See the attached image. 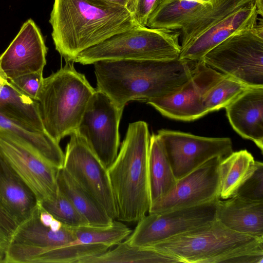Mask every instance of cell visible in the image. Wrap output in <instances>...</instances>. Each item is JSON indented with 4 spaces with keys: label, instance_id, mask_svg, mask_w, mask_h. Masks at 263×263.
I'll use <instances>...</instances> for the list:
<instances>
[{
    "label": "cell",
    "instance_id": "cell-1",
    "mask_svg": "<svg viewBox=\"0 0 263 263\" xmlns=\"http://www.w3.org/2000/svg\"><path fill=\"white\" fill-rule=\"evenodd\" d=\"M198 61L120 60L93 63L97 90L124 109L132 101H148L172 93L191 77Z\"/></svg>",
    "mask_w": 263,
    "mask_h": 263
},
{
    "label": "cell",
    "instance_id": "cell-2",
    "mask_svg": "<svg viewBox=\"0 0 263 263\" xmlns=\"http://www.w3.org/2000/svg\"><path fill=\"white\" fill-rule=\"evenodd\" d=\"M49 22L55 49L70 62L81 51L139 25L132 10L106 0H54Z\"/></svg>",
    "mask_w": 263,
    "mask_h": 263
},
{
    "label": "cell",
    "instance_id": "cell-3",
    "mask_svg": "<svg viewBox=\"0 0 263 263\" xmlns=\"http://www.w3.org/2000/svg\"><path fill=\"white\" fill-rule=\"evenodd\" d=\"M148 247L176 262H263V238L233 231L217 220Z\"/></svg>",
    "mask_w": 263,
    "mask_h": 263
},
{
    "label": "cell",
    "instance_id": "cell-4",
    "mask_svg": "<svg viewBox=\"0 0 263 263\" xmlns=\"http://www.w3.org/2000/svg\"><path fill=\"white\" fill-rule=\"evenodd\" d=\"M150 136L146 122L129 123L118 155L107 168L118 210L117 220L122 222H137L148 212Z\"/></svg>",
    "mask_w": 263,
    "mask_h": 263
},
{
    "label": "cell",
    "instance_id": "cell-5",
    "mask_svg": "<svg viewBox=\"0 0 263 263\" xmlns=\"http://www.w3.org/2000/svg\"><path fill=\"white\" fill-rule=\"evenodd\" d=\"M74 62L43 78L36 101L44 131L58 143L76 132L96 90Z\"/></svg>",
    "mask_w": 263,
    "mask_h": 263
},
{
    "label": "cell",
    "instance_id": "cell-6",
    "mask_svg": "<svg viewBox=\"0 0 263 263\" xmlns=\"http://www.w3.org/2000/svg\"><path fill=\"white\" fill-rule=\"evenodd\" d=\"M179 37L178 30L139 25L81 51L74 62L88 65L100 61L174 60L181 50Z\"/></svg>",
    "mask_w": 263,
    "mask_h": 263
},
{
    "label": "cell",
    "instance_id": "cell-7",
    "mask_svg": "<svg viewBox=\"0 0 263 263\" xmlns=\"http://www.w3.org/2000/svg\"><path fill=\"white\" fill-rule=\"evenodd\" d=\"M201 60L208 66L249 87H263L262 18L253 28L226 39Z\"/></svg>",
    "mask_w": 263,
    "mask_h": 263
},
{
    "label": "cell",
    "instance_id": "cell-8",
    "mask_svg": "<svg viewBox=\"0 0 263 263\" xmlns=\"http://www.w3.org/2000/svg\"><path fill=\"white\" fill-rule=\"evenodd\" d=\"M0 156L31 190L38 202L56 198L60 169L26 141L1 128Z\"/></svg>",
    "mask_w": 263,
    "mask_h": 263
},
{
    "label": "cell",
    "instance_id": "cell-9",
    "mask_svg": "<svg viewBox=\"0 0 263 263\" xmlns=\"http://www.w3.org/2000/svg\"><path fill=\"white\" fill-rule=\"evenodd\" d=\"M219 199L194 206L148 213L137 222L125 241L130 245L148 247L205 226L216 220Z\"/></svg>",
    "mask_w": 263,
    "mask_h": 263
},
{
    "label": "cell",
    "instance_id": "cell-10",
    "mask_svg": "<svg viewBox=\"0 0 263 263\" xmlns=\"http://www.w3.org/2000/svg\"><path fill=\"white\" fill-rule=\"evenodd\" d=\"M63 168L113 220L118 210L107 168L77 132L70 135Z\"/></svg>",
    "mask_w": 263,
    "mask_h": 263
},
{
    "label": "cell",
    "instance_id": "cell-11",
    "mask_svg": "<svg viewBox=\"0 0 263 263\" xmlns=\"http://www.w3.org/2000/svg\"><path fill=\"white\" fill-rule=\"evenodd\" d=\"M123 111L107 95L97 89L76 131L107 168L118 153L119 127Z\"/></svg>",
    "mask_w": 263,
    "mask_h": 263
},
{
    "label": "cell",
    "instance_id": "cell-12",
    "mask_svg": "<svg viewBox=\"0 0 263 263\" xmlns=\"http://www.w3.org/2000/svg\"><path fill=\"white\" fill-rule=\"evenodd\" d=\"M174 175L178 180L209 160L233 152L229 138L199 136L182 132L158 130Z\"/></svg>",
    "mask_w": 263,
    "mask_h": 263
},
{
    "label": "cell",
    "instance_id": "cell-13",
    "mask_svg": "<svg viewBox=\"0 0 263 263\" xmlns=\"http://www.w3.org/2000/svg\"><path fill=\"white\" fill-rule=\"evenodd\" d=\"M224 76L199 60L191 77L179 90L146 103L172 119L185 121L198 119L207 114L203 103L205 94Z\"/></svg>",
    "mask_w": 263,
    "mask_h": 263
},
{
    "label": "cell",
    "instance_id": "cell-14",
    "mask_svg": "<svg viewBox=\"0 0 263 263\" xmlns=\"http://www.w3.org/2000/svg\"><path fill=\"white\" fill-rule=\"evenodd\" d=\"M222 158L214 157L177 180L174 189L151 205L148 213L194 206L219 198L218 166Z\"/></svg>",
    "mask_w": 263,
    "mask_h": 263
},
{
    "label": "cell",
    "instance_id": "cell-15",
    "mask_svg": "<svg viewBox=\"0 0 263 263\" xmlns=\"http://www.w3.org/2000/svg\"><path fill=\"white\" fill-rule=\"evenodd\" d=\"M47 52L40 28L31 18L28 19L0 55V76L7 81L43 71L46 64Z\"/></svg>",
    "mask_w": 263,
    "mask_h": 263
},
{
    "label": "cell",
    "instance_id": "cell-16",
    "mask_svg": "<svg viewBox=\"0 0 263 263\" xmlns=\"http://www.w3.org/2000/svg\"><path fill=\"white\" fill-rule=\"evenodd\" d=\"M110 247L103 244H71L53 248L9 243L3 262L5 263H85L98 256Z\"/></svg>",
    "mask_w": 263,
    "mask_h": 263
},
{
    "label": "cell",
    "instance_id": "cell-17",
    "mask_svg": "<svg viewBox=\"0 0 263 263\" xmlns=\"http://www.w3.org/2000/svg\"><path fill=\"white\" fill-rule=\"evenodd\" d=\"M258 15L255 2L249 4L210 27L182 48L179 59L200 60L208 52L232 34L255 27Z\"/></svg>",
    "mask_w": 263,
    "mask_h": 263
},
{
    "label": "cell",
    "instance_id": "cell-18",
    "mask_svg": "<svg viewBox=\"0 0 263 263\" xmlns=\"http://www.w3.org/2000/svg\"><path fill=\"white\" fill-rule=\"evenodd\" d=\"M228 119L241 137L263 152V87H250L225 108Z\"/></svg>",
    "mask_w": 263,
    "mask_h": 263
},
{
    "label": "cell",
    "instance_id": "cell-19",
    "mask_svg": "<svg viewBox=\"0 0 263 263\" xmlns=\"http://www.w3.org/2000/svg\"><path fill=\"white\" fill-rule=\"evenodd\" d=\"M216 220L233 231L263 238V201L249 200L237 195L219 199Z\"/></svg>",
    "mask_w": 263,
    "mask_h": 263
},
{
    "label": "cell",
    "instance_id": "cell-20",
    "mask_svg": "<svg viewBox=\"0 0 263 263\" xmlns=\"http://www.w3.org/2000/svg\"><path fill=\"white\" fill-rule=\"evenodd\" d=\"M39 202L28 186L0 156V206L17 226L28 218Z\"/></svg>",
    "mask_w": 263,
    "mask_h": 263
},
{
    "label": "cell",
    "instance_id": "cell-21",
    "mask_svg": "<svg viewBox=\"0 0 263 263\" xmlns=\"http://www.w3.org/2000/svg\"><path fill=\"white\" fill-rule=\"evenodd\" d=\"M40 202L35 212L19 223L9 239V243L53 248L71 244L76 240L73 227L65 224L58 231H53L39 220Z\"/></svg>",
    "mask_w": 263,
    "mask_h": 263
},
{
    "label": "cell",
    "instance_id": "cell-22",
    "mask_svg": "<svg viewBox=\"0 0 263 263\" xmlns=\"http://www.w3.org/2000/svg\"><path fill=\"white\" fill-rule=\"evenodd\" d=\"M218 0H166L149 18L153 29L179 30L188 22L211 9Z\"/></svg>",
    "mask_w": 263,
    "mask_h": 263
},
{
    "label": "cell",
    "instance_id": "cell-23",
    "mask_svg": "<svg viewBox=\"0 0 263 263\" xmlns=\"http://www.w3.org/2000/svg\"><path fill=\"white\" fill-rule=\"evenodd\" d=\"M148 176L151 206L167 195L177 181L163 143L158 134L150 136Z\"/></svg>",
    "mask_w": 263,
    "mask_h": 263
},
{
    "label": "cell",
    "instance_id": "cell-24",
    "mask_svg": "<svg viewBox=\"0 0 263 263\" xmlns=\"http://www.w3.org/2000/svg\"><path fill=\"white\" fill-rule=\"evenodd\" d=\"M0 114L30 131L45 132L36 100L18 91L6 80L0 87Z\"/></svg>",
    "mask_w": 263,
    "mask_h": 263
},
{
    "label": "cell",
    "instance_id": "cell-25",
    "mask_svg": "<svg viewBox=\"0 0 263 263\" xmlns=\"http://www.w3.org/2000/svg\"><path fill=\"white\" fill-rule=\"evenodd\" d=\"M256 167L257 161L246 149L233 152L222 158L218 166L219 198L224 200L235 195Z\"/></svg>",
    "mask_w": 263,
    "mask_h": 263
},
{
    "label": "cell",
    "instance_id": "cell-26",
    "mask_svg": "<svg viewBox=\"0 0 263 263\" xmlns=\"http://www.w3.org/2000/svg\"><path fill=\"white\" fill-rule=\"evenodd\" d=\"M57 180L59 191L69 199L89 225L104 226L112 222L103 208L63 167L59 171Z\"/></svg>",
    "mask_w": 263,
    "mask_h": 263
},
{
    "label": "cell",
    "instance_id": "cell-27",
    "mask_svg": "<svg viewBox=\"0 0 263 263\" xmlns=\"http://www.w3.org/2000/svg\"><path fill=\"white\" fill-rule=\"evenodd\" d=\"M0 128L14 133L26 141L57 168L63 167L65 154L59 144L46 132L30 131L1 114Z\"/></svg>",
    "mask_w": 263,
    "mask_h": 263
},
{
    "label": "cell",
    "instance_id": "cell-28",
    "mask_svg": "<svg viewBox=\"0 0 263 263\" xmlns=\"http://www.w3.org/2000/svg\"><path fill=\"white\" fill-rule=\"evenodd\" d=\"M85 263H176L170 257L152 247L133 246L125 240Z\"/></svg>",
    "mask_w": 263,
    "mask_h": 263
},
{
    "label": "cell",
    "instance_id": "cell-29",
    "mask_svg": "<svg viewBox=\"0 0 263 263\" xmlns=\"http://www.w3.org/2000/svg\"><path fill=\"white\" fill-rule=\"evenodd\" d=\"M73 228L76 240L71 244H103L110 248L124 241L132 232L118 220L108 225L88 224Z\"/></svg>",
    "mask_w": 263,
    "mask_h": 263
},
{
    "label": "cell",
    "instance_id": "cell-30",
    "mask_svg": "<svg viewBox=\"0 0 263 263\" xmlns=\"http://www.w3.org/2000/svg\"><path fill=\"white\" fill-rule=\"evenodd\" d=\"M249 87H250L225 76L214 84L204 96L203 103L206 114L225 108Z\"/></svg>",
    "mask_w": 263,
    "mask_h": 263
},
{
    "label": "cell",
    "instance_id": "cell-31",
    "mask_svg": "<svg viewBox=\"0 0 263 263\" xmlns=\"http://www.w3.org/2000/svg\"><path fill=\"white\" fill-rule=\"evenodd\" d=\"M40 203L44 210L66 225L77 227L89 224L69 199L59 191L55 199Z\"/></svg>",
    "mask_w": 263,
    "mask_h": 263
},
{
    "label": "cell",
    "instance_id": "cell-32",
    "mask_svg": "<svg viewBox=\"0 0 263 263\" xmlns=\"http://www.w3.org/2000/svg\"><path fill=\"white\" fill-rule=\"evenodd\" d=\"M241 198L254 201H263V163L257 161L253 174L240 186L236 194Z\"/></svg>",
    "mask_w": 263,
    "mask_h": 263
},
{
    "label": "cell",
    "instance_id": "cell-33",
    "mask_svg": "<svg viewBox=\"0 0 263 263\" xmlns=\"http://www.w3.org/2000/svg\"><path fill=\"white\" fill-rule=\"evenodd\" d=\"M43 78V71H41L23 75L7 81L21 93L36 100Z\"/></svg>",
    "mask_w": 263,
    "mask_h": 263
},
{
    "label": "cell",
    "instance_id": "cell-34",
    "mask_svg": "<svg viewBox=\"0 0 263 263\" xmlns=\"http://www.w3.org/2000/svg\"><path fill=\"white\" fill-rule=\"evenodd\" d=\"M166 0H135L133 13L138 24L147 26L148 20L156 10Z\"/></svg>",
    "mask_w": 263,
    "mask_h": 263
},
{
    "label": "cell",
    "instance_id": "cell-35",
    "mask_svg": "<svg viewBox=\"0 0 263 263\" xmlns=\"http://www.w3.org/2000/svg\"><path fill=\"white\" fill-rule=\"evenodd\" d=\"M17 225L12 218L0 206V228L10 238Z\"/></svg>",
    "mask_w": 263,
    "mask_h": 263
},
{
    "label": "cell",
    "instance_id": "cell-36",
    "mask_svg": "<svg viewBox=\"0 0 263 263\" xmlns=\"http://www.w3.org/2000/svg\"><path fill=\"white\" fill-rule=\"evenodd\" d=\"M54 218L52 215L42 207L40 203L39 218L41 223L45 227H49Z\"/></svg>",
    "mask_w": 263,
    "mask_h": 263
},
{
    "label": "cell",
    "instance_id": "cell-37",
    "mask_svg": "<svg viewBox=\"0 0 263 263\" xmlns=\"http://www.w3.org/2000/svg\"><path fill=\"white\" fill-rule=\"evenodd\" d=\"M9 238L7 234L0 228V257H4L5 250L9 243Z\"/></svg>",
    "mask_w": 263,
    "mask_h": 263
},
{
    "label": "cell",
    "instance_id": "cell-38",
    "mask_svg": "<svg viewBox=\"0 0 263 263\" xmlns=\"http://www.w3.org/2000/svg\"><path fill=\"white\" fill-rule=\"evenodd\" d=\"M110 3L127 8L133 12L135 0H106Z\"/></svg>",
    "mask_w": 263,
    "mask_h": 263
},
{
    "label": "cell",
    "instance_id": "cell-39",
    "mask_svg": "<svg viewBox=\"0 0 263 263\" xmlns=\"http://www.w3.org/2000/svg\"><path fill=\"white\" fill-rule=\"evenodd\" d=\"M63 224L61 221L54 218L49 228L53 231H58L62 228Z\"/></svg>",
    "mask_w": 263,
    "mask_h": 263
},
{
    "label": "cell",
    "instance_id": "cell-40",
    "mask_svg": "<svg viewBox=\"0 0 263 263\" xmlns=\"http://www.w3.org/2000/svg\"><path fill=\"white\" fill-rule=\"evenodd\" d=\"M255 3L259 15L262 17L263 13V2L262 0H255Z\"/></svg>",
    "mask_w": 263,
    "mask_h": 263
},
{
    "label": "cell",
    "instance_id": "cell-41",
    "mask_svg": "<svg viewBox=\"0 0 263 263\" xmlns=\"http://www.w3.org/2000/svg\"><path fill=\"white\" fill-rule=\"evenodd\" d=\"M5 79H3L1 76H0V87H1V86L2 85V84H3L4 81Z\"/></svg>",
    "mask_w": 263,
    "mask_h": 263
},
{
    "label": "cell",
    "instance_id": "cell-42",
    "mask_svg": "<svg viewBox=\"0 0 263 263\" xmlns=\"http://www.w3.org/2000/svg\"><path fill=\"white\" fill-rule=\"evenodd\" d=\"M2 258L0 257V262H2Z\"/></svg>",
    "mask_w": 263,
    "mask_h": 263
}]
</instances>
